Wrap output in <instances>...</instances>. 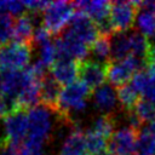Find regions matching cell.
I'll return each mask as SVG.
<instances>
[{
  "label": "cell",
  "mask_w": 155,
  "mask_h": 155,
  "mask_svg": "<svg viewBox=\"0 0 155 155\" xmlns=\"http://www.w3.org/2000/svg\"><path fill=\"white\" fill-rule=\"evenodd\" d=\"M58 58V52L56 44L51 40L39 45V62H41L46 68L52 67Z\"/></svg>",
  "instance_id": "cb8c5ba5"
},
{
  "label": "cell",
  "mask_w": 155,
  "mask_h": 155,
  "mask_svg": "<svg viewBox=\"0 0 155 155\" xmlns=\"http://www.w3.org/2000/svg\"><path fill=\"white\" fill-rule=\"evenodd\" d=\"M75 13V6L68 1H53L46 7L42 13V25L51 33L58 34L70 23Z\"/></svg>",
  "instance_id": "5b68a950"
},
{
  "label": "cell",
  "mask_w": 155,
  "mask_h": 155,
  "mask_svg": "<svg viewBox=\"0 0 155 155\" xmlns=\"http://www.w3.org/2000/svg\"><path fill=\"white\" fill-rule=\"evenodd\" d=\"M110 42H111V54H110L111 61H121L132 56L130 34H127V31L114 33L110 36Z\"/></svg>",
  "instance_id": "e0dca14e"
},
{
  "label": "cell",
  "mask_w": 155,
  "mask_h": 155,
  "mask_svg": "<svg viewBox=\"0 0 155 155\" xmlns=\"http://www.w3.org/2000/svg\"><path fill=\"white\" fill-rule=\"evenodd\" d=\"M25 11H27V7L24 1H15V0L5 1V12L8 13L10 16L21 17L25 15Z\"/></svg>",
  "instance_id": "83f0119b"
},
{
  "label": "cell",
  "mask_w": 155,
  "mask_h": 155,
  "mask_svg": "<svg viewBox=\"0 0 155 155\" xmlns=\"http://www.w3.org/2000/svg\"><path fill=\"white\" fill-rule=\"evenodd\" d=\"M69 30L87 45H92L99 36L96 23L81 11H75L69 23Z\"/></svg>",
  "instance_id": "9c48e42d"
},
{
  "label": "cell",
  "mask_w": 155,
  "mask_h": 155,
  "mask_svg": "<svg viewBox=\"0 0 155 155\" xmlns=\"http://www.w3.org/2000/svg\"><path fill=\"white\" fill-rule=\"evenodd\" d=\"M2 145V139H0V147Z\"/></svg>",
  "instance_id": "e575fe53"
},
{
  "label": "cell",
  "mask_w": 155,
  "mask_h": 155,
  "mask_svg": "<svg viewBox=\"0 0 155 155\" xmlns=\"http://www.w3.org/2000/svg\"><path fill=\"white\" fill-rule=\"evenodd\" d=\"M136 151L137 155H155V138L150 136L145 130L138 134Z\"/></svg>",
  "instance_id": "484cf974"
},
{
  "label": "cell",
  "mask_w": 155,
  "mask_h": 155,
  "mask_svg": "<svg viewBox=\"0 0 155 155\" xmlns=\"http://www.w3.org/2000/svg\"><path fill=\"white\" fill-rule=\"evenodd\" d=\"M24 4H25L27 10L30 13H35V15H38L41 11L44 12L46 7L50 5V2L44 1V0H28V1H24Z\"/></svg>",
  "instance_id": "4dcf8cb0"
},
{
  "label": "cell",
  "mask_w": 155,
  "mask_h": 155,
  "mask_svg": "<svg viewBox=\"0 0 155 155\" xmlns=\"http://www.w3.org/2000/svg\"><path fill=\"white\" fill-rule=\"evenodd\" d=\"M50 36H51V33L44 25H36V28L34 30V35H33L31 46H34V45L39 46V45H41L44 42L50 41Z\"/></svg>",
  "instance_id": "f546056e"
},
{
  "label": "cell",
  "mask_w": 155,
  "mask_h": 155,
  "mask_svg": "<svg viewBox=\"0 0 155 155\" xmlns=\"http://www.w3.org/2000/svg\"><path fill=\"white\" fill-rule=\"evenodd\" d=\"M147 65L145 61L134 56H130L121 61H108L105 63V70H107V79L109 82L117 88L126 85L128 80H132V76L139 71L143 70Z\"/></svg>",
  "instance_id": "3957f363"
},
{
  "label": "cell",
  "mask_w": 155,
  "mask_h": 155,
  "mask_svg": "<svg viewBox=\"0 0 155 155\" xmlns=\"http://www.w3.org/2000/svg\"><path fill=\"white\" fill-rule=\"evenodd\" d=\"M28 134L22 147L34 150H46L47 143L53 136L57 113L42 104H38L27 110Z\"/></svg>",
  "instance_id": "6da1fadb"
},
{
  "label": "cell",
  "mask_w": 155,
  "mask_h": 155,
  "mask_svg": "<svg viewBox=\"0 0 155 155\" xmlns=\"http://www.w3.org/2000/svg\"><path fill=\"white\" fill-rule=\"evenodd\" d=\"M91 90L82 82L75 81L62 88L57 104V115L59 121L68 125H74L73 114L81 113L87 107V99Z\"/></svg>",
  "instance_id": "7a4b0ae2"
},
{
  "label": "cell",
  "mask_w": 155,
  "mask_h": 155,
  "mask_svg": "<svg viewBox=\"0 0 155 155\" xmlns=\"http://www.w3.org/2000/svg\"><path fill=\"white\" fill-rule=\"evenodd\" d=\"M149 70H150V78L140 94H143L147 101L151 102L155 105V73L151 69H149Z\"/></svg>",
  "instance_id": "f1b7e54d"
},
{
  "label": "cell",
  "mask_w": 155,
  "mask_h": 155,
  "mask_svg": "<svg viewBox=\"0 0 155 155\" xmlns=\"http://www.w3.org/2000/svg\"><path fill=\"white\" fill-rule=\"evenodd\" d=\"M31 58V46L10 42L0 47V68L4 70H23L28 68Z\"/></svg>",
  "instance_id": "8992f818"
},
{
  "label": "cell",
  "mask_w": 155,
  "mask_h": 155,
  "mask_svg": "<svg viewBox=\"0 0 155 155\" xmlns=\"http://www.w3.org/2000/svg\"><path fill=\"white\" fill-rule=\"evenodd\" d=\"M36 18H38V15L35 13H25L15 21V25H13L15 42L31 46L34 30L36 28Z\"/></svg>",
  "instance_id": "4fadbf2b"
},
{
  "label": "cell",
  "mask_w": 155,
  "mask_h": 155,
  "mask_svg": "<svg viewBox=\"0 0 155 155\" xmlns=\"http://www.w3.org/2000/svg\"><path fill=\"white\" fill-rule=\"evenodd\" d=\"M73 4L79 11L87 15L96 23V25L110 19L111 2L94 0V1H76Z\"/></svg>",
  "instance_id": "7c38bea8"
},
{
  "label": "cell",
  "mask_w": 155,
  "mask_h": 155,
  "mask_svg": "<svg viewBox=\"0 0 155 155\" xmlns=\"http://www.w3.org/2000/svg\"><path fill=\"white\" fill-rule=\"evenodd\" d=\"M92 56L96 58L94 61L97 62H104L107 63L110 58L111 54V42H110V38L109 36H104V35H99L98 39L91 45L90 48Z\"/></svg>",
  "instance_id": "d6986e66"
},
{
  "label": "cell",
  "mask_w": 155,
  "mask_h": 155,
  "mask_svg": "<svg viewBox=\"0 0 155 155\" xmlns=\"http://www.w3.org/2000/svg\"><path fill=\"white\" fill-rule=\"evenodd\" d=\"M13 25L15 22L12 16L8 13H0V47L7 45L11 38H13Z\"/></svg>",
  "instance_id": "d4e9b609"
},
{
  "label": "cell",
  "mask_w": 155,
  "mask_h": 155,
  "mask_svg": "<svg viewBox=\"0 0 155 155\" xmlns=\"http://www.w3.org/2000/svg\"><path fill=\"white\" fill-rule=\"evenodd\" d=\"M0 74H1V68H0Z\"/></svg>",
  "instance_id": "d590c367"
},
{
  "label": "cell",
  "mask_w": 155,
  "mask_h": 155,
  "mask_svg": "<svg viewBox=\"0 0 155 155\" xmlns=\"http://www.w3.org/2000/svg\"><path fill=\"white\" fill-rule=\"evenodd\" d=\"M61 91H62L61 85L52 78V75H46L41 81V94H40L41 104L56 111Z\"/></svg>",
  "instance_id": "2e32d148"
},
{
  "label": "cell",
  "mask_w": 155,
  "mask_h": 155,
  "mask_svg": "<svg viewBox=\"0 0 155 155\" xmlns=\"http://www.w3.org/2000/svg\"><path fill=\"white\" fill-rule=\"evenodd\" d=\"M96 155H113V154L110 153L109 149H105V150H103V151H101V153H98V154H96Z\"/></svg>",
  "instance_id": "836d02e7"
},
{
  "label": "cell",
  "mask_w": 155,
  "mask_h": 155,
  "mask_svg": "<svg viewBox=\"0 0 155 155\" xmlns=\"http://www.w3.org/2000/svg\"><path fill=\"white\" fill-rule=\"evenodd\" d=\"M86 142L85 134L81 128L78 127V124H74L70 133L65 137L62 143V147L57 155H85Z\"/></svg>",
  "instance_id": "9a60e30c"
},
{
  "label": "cell",
  "mask_w": 155,
  "mask_h": 155,
  "mask_svg": "<svg viewBox=\"0 0 155 155\" xmlns=\"http://www.w3.org/2000/svg\"><path fill=\"white\" fill-rule=\"evenodd\" d=\"M115 126V119L113 114H103L98 117H96L92 122V128L91 131L103 136L104 138L109 139L113 136Z\"/></svg>",
  "instance_id": "ffe728a7"
},
{
  "label": "cell",
  "mask_w": 155,
  "mask_h": 155,
  "mask_svg": "<svg viewBox=\"0 0 155 155\" xmlns=\"http://www.w3.org/2000/svg\"><path fill=\"white\" fill-rule=\"evenodd\" d=\"M85 155H87V154H85Z\"/></svg>",
  "instance_id": "8d00e7d4"
},
{
  "label": "cell",
  "mask_w": 155,
  "mask_h": 155,
  "mask_svg": "<svg viewBox=\"0 0 155 155\" xmlns=\"http://www.w3.org/2000/svg\"><path fill=\"white\" fill-rule=\"evenodd\" d=\"M2 143L19 148L24 143L28 134V113L25 109L18 108L4 117Z\"/></svg>",
  "instance_id": "277c9868"
},
{
  "label": "cell",
  "mask_w": 155,
  "mask_h": 155,
  "mask_svg": "<svg viewBox=\"0 0 155 155\" xmlns=\"http://www.w3.org/2000/svg\"><path fill=\"white\" fill-rule=\"evenodd\" d=\"M79 76L81 81L90 88H98L104 85V80L107 79L105 63H101L97 61H84L79 67Z\"/></svg>",
  "instance_id": "30bf717a"
},
{
  "label": "cell",
  "mask_w": 155,
  "mask_h": 155,
  "mask_svg": "<svg viewBox=\"0 0 155 155\" xmlns=\"http://www.w3.org/2000/svg\"><path fill=\"white\" fill-rule=\"evenodd\" d=\"M85 142H86V150L90 153V155H96L107 149L108 139L90 130L85 133Z\"/></svg>",
  "instance_id": "603a6c76"
},
{
  "label": "cell",
  "mask_w": 155,
  "mask_h": 155,
  "mask_svg": "<svg viewBox=\"0 0 155 155\" xmlns=\"http://www.w3.org/2000/svg\"><path fill=\"white\" fill-rule=\"evenodd\" d=\"M92 99L96 109L104 114H111L117 104V91L110 84H104L94 90Z\"/></svg>",
  "instance_id": "5bb4252c"
},
{
  "label": "cell",
  "mask_w": 155,
  "mask_h": 155,
  "mask_svg": "<svg viewBox=\"0 0 155 155\" xmlns=\"http://www.w3.org/2000/svg\"><path fill=\"white\" fill-rule=\"evenodd\" d=\"M130 42H131L132 56L145 61V57H147V53L149 50L148 38L145 35H143L140 31H132V33H130Z\"/></svg>",
  "instance_id": "7402d4cb"
},
{
  "label": "cell",
  "mask_w": 155,
  "mask_h": 155,
  "mask_svg": "<svg viewBox=\"0 0 155 155\" xmlns=\"http://www.w3.org/2000/svg\"><path fill=\"white\" fill-rule=\"evenodd\" d=\"M80 63L73 58H58L51 67V75L59 85H70L79 76Z\"/></svg>",
  "instance_id": "8fae6325"
},
{
  "label": "cell",
  "mask_w": 155,
  "mask_h": 155,
  "mask_svg": "<svg viewBox=\"0 0 155 155\" xmlns=\"http://www.w3.org/2000/svg\"><path fill=\"white\" fill-rule=\"evenodd\" d=\"M150 136H153L154 138H155V120L154 121H151V122H149V125L144 128Z\"/></svg>",
  "instance_id": "d6a6232c"
},
{
  "label": "cell",
  "mask_w": 155,
  "mask_h": 155,
  "mask_svg": "<svg viewBox=\"0 0 155 155\" xmlns=\"http://www.w3.org/2000/svg\"><path fill=\"white\" fill-rule=\"evenodd\" d=\"M138 7L136 1H116L111 2L110 7V23L115 33L127 31L134 25L138 15Z\"/></svg>",
  "instance_id": "52a82bcc"
},
{
  "label": "cell",
  "mask_w": 155,
  "mask_h": 155,
  "mask_svg": "<svg viewBox=\"0 0 155 155\" xmlns=\"http://www.w3.org/2000/svg\"><path fill=\"white\" fill-rule=\"evenodd\" d=\"M116 91H117V101H119L121 108L126 113L132 111L140 99L139 92L131 84H126V85L119 87Z\"/></svg>",
  "instance_id": "ac0fdd59"
},
{
  "label": "cell",
  "mask_w": 155,
  "mask_h": 155,
  "mask_svg": "<svg viewBox=\"0 0 155 155\" xmlns=\"http://www.w3.org/2000/svg\"><path fill=\"white\" fill-rule=\"evenodd\" d=\"M133 110L143 122H151L155 120V105L147 99H139Z\"/></svg>",
  "instance_id": "4316f807"
},
{
  "label": "cell",
  "mask_w": 155,
  "mask_h": 155,
  "mask_svg": "<svg viewBox=\"0 0 155 155\" xmlns=\"http://www.w3.org/2000/svg\"><path fill=\"white\" fill-rule=\"evenodd\" d=\"M138 132L131 127H124L113 133L109 139V150L113 155H133L137 150Z\"/></svg>",
  "instance_id": "ba28073f"
},
{
  "label": "cell",
  "mask_w": 155,
  "mask_h": 155,
  "mask_svg": "<svg viewBox=\"0 0 155 155\" xmlns=\"http://www.w3.org/2000/svg\"><path fill=\"white\" fill-rule=\"evenodd\" d=\"M137 27L140 33L145 36H154L155 35V13L148 10H139L137 15Z\"/></svg>",
  "instance_id": "44dd1931"
},
{
  "label": "cell",
  "mask_w": 155,
  "mask_h": 155,
  "mask_svg": "<svg viewBox=\"0 0 155 155\" xmlns=\"http://www.w3.org/2000/svg\"><path fill=\"white\" fill-rule=\"evenodd\" d=\"M0 155H23V154L19 148L2 143V145L0 147Z\"/></svg>",
  "instance_id": "1f68e13d"
}]
</instances>
